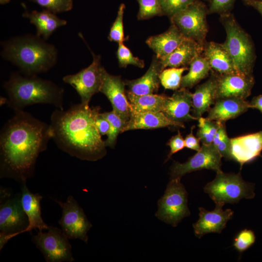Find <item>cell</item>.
<instances>
[{
  "mask_svg": "<svg viewBox=\"0 0 262 262\" xmlns=\"http://www.w3.org/2000/svg\"><path fill=\"white\" fill-rule=\"evenodd\" d=\"M139 6L137 18L145 20L155 16H161L164 13L159 0H137Z\"/></svg>",
  "mask_w": 262,
  "mask_h": 262,
  "instance_id": "cell-34",
  "label": "cell"
},
{
  "mask_svg": "<svg viewBox=\"0 0 262 262\" xmlns=\"http://www.w3.org/2000/svg\"><path fill=\"white\" fill-rule=\"evenodd\" d=\"M62 210V214L58 223L68 239H80L87 243V232L92 225L88 220L83 209L74 197L69 196L64 202L52 198Z\"/></svg>",
  "mask_w": 262,
  "mask_h": 262,
  "instance_id": "cell-11",
  "label": "cell"
},
{
  "mask_svg": "<svg viewBox=\"0 0 262 262\" xmlns=\"http://www.w3.org/2000/svg\"><path fill=\"white\" fill-rule=\"evenodd\" d=\"M100 115L106 118L110 124V128L107 135V139L104 141L105 145L106 147L113 148L115 145L117 136L121 132L126 122L113 111L100 113Z\"/></svg>",
  "mask_w": 262,
  "mask_h": 262,
  "instance_id": "cell-31",
  "label": "cell"
},
{
  "mask_svg": "<svg viewBox=\"0 0 262 262\" xmlns=\"http://www.w3.org/2000/svg\"><path fill=\"white\" fill-rule=\"evenodd\" d=\"M174 126L184 128L182 123L169 119L163 112L131 113L121 133L137 129H153Z\"/></svg>",
  "mask_w": 262,
  "mask_h": 262,
  "instance_id": "cell-19",
  "label": "cell"
},
{
  "mask_svg": "<svg viewBox=\"0 0 262 262\" xmlns=\"http://www.w3.org/2000/svg\"><path fill=\"white\" fill-rule=\"evenodd\" d=\"M195 128V126L191 127L190 133L187 134L184 139V144L185 147L198 151L200 149L201 146L200 140L193 134Z\"/></svg>",
  "mask_w": 262,
  "mask_h": 262,
  "instance_id": "cell-42",
  "label": "cell"
},
{
  "mask_svg": "<svg viewBox=\"0 0 262 262\" xmlns=\"http://www.w3.org/2000/svg\"><path fill=\"white\" fill-rule=\"evenodd\" d=\"M216 77L212 72L205 82L197 85L192 96L193 115L197 119L208 112L216 100Z\"/></svg>",
  "mask_w": 262,
  "mask_h": 262,
  "instance_id": "cell-26",
  "label": "cell"
},
{
  "mask_svg": "<svg viewBox=\"0 0 262 262\" xmlns=\"http://www.w3.org/2000/svg\"><path fill=\"white\" fill-rule=\"evenodd\" d=\"M232 159L241 164L251 162L262 150V131L230 138Z\"/></svg>",
  "mask_w": 262,
  "mask_h": 262,
  "instance_id": "cell-18",
  "label": "cell"
},
{
  "mask_svg": "<svg viewBox=\"0 0 262 262\" xmlns=\"http://www.w3.org/2000/svg\"><path fill=\"white\" fill-rule=\"evenodd\" d=\"M166 145L169 146L170 148V152L167 156V160L173 154L182 149L185 147L184 139L179 130L176 135L172 136L169 139Z\"/></svg>",
  "mask_w": 262,
  "mask_h": 262,
  "instance_id": "cell-41",
  "label": "cell"
},
{
  "mask_svg": "<svg viewBox=\"0 0 262 262\" xmlns=\"http://www.w3.org/2000/svg\"><path fill=\"white\" fill-rule=\"evenodd\" d=\"M158 205L157 217L173 227L190 214L187 206V193L180 178L171 179Z\"/></svg>",
  "mask_w": 262,
  "mask_h": 262,
  "instance_id": "cell-8",
  "label": "cell"
},
{
  "mask_svg": "<svg viewBox=\"0 0 262 262\" xmlns=\"http://www.w3.org/2000/svg\"><path fill=\"white\" fill-rule=\"evenodd\" d=\"M32 241L42 252L47 262H72L75 261L68 238L62 229L49 226L47 232L39 231Z\"/></svg>",
  "mask_w": 262,
  "mask_h": 262,
  "instance_id": "cell-10",
  "label": "cell"
},
{
  "mask_svg": "<svg viewBox=\"0 0 262 262\" xmlns=\"http://www.w3.org/2000/svg\"><path fill=\"white\" fill-rule=\"evenodd\" d=\"M188 70L182 77L180 88H192L208 76L211 68L207 59L201 54L191 62Z\"/></svg>",
  "mask_w": 262,
  "mask_h": 262,
  "instance_id": "cell-29",
  "label": "cell"
},
{
  "mask_svg": "<svg viewBox=\"0 0 262 262\" xmlns=\"http://www.w3.org/2000/svg\"><path fill=\"white\" fill-rule=\"evenodd\" d=\"M225 123L220 122L212 144L222 157L232 160L230 138L227 135Z\"/></svg>",
  "mask_w": 262,
  "mask_h": 262,
  "instance_id": "cell-33",
  "label": "cell"
},
{
  "mask_svg": "<svg viewBox=\"0 0 262 262\" xmlns=\"http://www.w3.org/2000/svg\"><path fill=\"white\" fill-rule=\"evenodd\" d=\"M125 5L121 3L118 8L117 16L110 28L108 36L110 41H114L118 44L123 43L125 40L124 32L123 16Z\"/></svg>",
  "mask_w": 262,
  "mask_h": 262,
  "instance_id": "cell-35",
  "label": "cell"
},
{
  "mask_svg": "<svg viewBox=\"0 0 262 262\" xmlns=\"http://www.w3.org/2000/svg\"><path fill=\"white\" fill-rule=\"evenodd\" d=\"M116 56L121 67H126L128 65H133L140 68L145 66L143 60L133 56L130 49L123 43L118 44Z\"/></svg>",
  "mask_w": 262,
  "mask_h": 262,
  "instance_id": "cell-36",
  "label": "cell"
},
{
  "mask_svg": "<svg viewBox=\"0 0 262 262\" xmlns=\"http://www.w3.org/2000/svg\"><path fill=\"white\" fill-rule=\"evenodd\" d=\"M255 241V235L251 230L245 229L241 231L234 239L233 246L240 253L251 246Z\"/></svg>",
  "mask_w": 262,
  "mask_h": 262,
  "instance_id": "cell-39",
  "label": "cell"
},
{
  "mask_svg": "<svg viewBox=\"0 0 262 262\" xmlns=\"http://www.w3.org/2000/svg\"><path fill=\"white\" fill-rule=\"evenodd\" d=\"M131 113L162 112L166 96L164 94L136 95L126 91Z\"/></svg>",
  "mask_w": 262,
  "mask_h": 262,
  "instance_id": "cell-28",
  "label": "cell"
},
{
  "mask_svg": "<svg viewBox=\"0 0 262 262\" xmlns=\"http://www.w3.org/2000/svg\"><path fill=\"white\" fill-rule=\"evenodd\" d=\"M251 108L250 102L237 98H226L216 99L214 106L208 111L207 118L225 122L233 119Z\"/></svg>",
  "mask_w": 262,
  "mask_h": 262,
  "instance_id": "cell-22",
  "label": "cell"
},
{
  "mask_svg": "<svg viewBox=\"0 0 262 262\" xmlns=\"http://www.w3.org/2000/svg\"><path fill=\"white\" fill-rule=\"evenodd\" d=\"M254 184L246 182L240 173H226L221 170L216 172L215 179L204 188L215 204L237 203L242 198H253Z\"/></svg>",
  "mask_w": 262,
  "mask_h": 262,
  "instance_id": "cell-6",
  "label": "cell"
},
{
  "mask_svg": "<svg viewBox=\"0 0 262 262\" xmlns=\"http://www.w3.org/2000/svg\"><path fill=\"white\" fill-rule=\"evenodd\" d=\"M192 96L188 89L180 88L171 96H166L162 112L169 119L180 123L197 120L190 114Z\"/></svg>",
  "mask_w": 262,
  "mask_h": 262,
  "instance_id": "cell-17",
  "label": "cell"
},
{
  "mask_svg": "<svg viewBox=\"0 0 262 262\" xmlns=\"http://www.w3.org/2000/svg\"><path fill=\"white\" fill-rule=\"evenodd\" d=\"M101 84L99 92L103 94L110 101L113 111L123 120L127 122L131 112L125 91V83L120 76L109 73L101 67Z\"/></svg>",
  "mask_w": 262,
  "mask_h": 262,
  "instance_id": "cell-14",
  "label": "cell"
},
{
  "mask_svg": "<svg viewBox=\"0 0 262 262\" xmlns=\"http://www.w3.org/2000/svg\"><path fill=\"white\" fill-rule=\"evenodd\" d=\"M203 47L195 40L185 37L171 53L159 59L163 69L167 67H188L197 55L202 54Z\"/></svg>",
  "mask_w": 262,
  "mask_h": 262,
  "instance_id": "cell-23",
  "label": "cell"
},
{
  "mask_svg": "<svg viewBox=\"0 0 262 262\" xmlns=\"http://www.w3.org/2000/svg\"><path fill=\"white\" fill-rule=\"evenodd\" d=\"M208 8L197 0L170 18L182 35L204 46L208 32L207 15Z\"/></svg>",
  "mask_w": 262,
  "mask_h": 262,
  "instance_id": "cell-9",
  "label": "cell"
},
{
  "mask_svg": "<svg viewBox=\"0 0 262 262\" xmlns=\"http://www.w3.org/2000/svg\"><path fill=\"white\" fill-rule=\"evenodd\" d=\"M100 107L82 103L66 110L56 109L49 124L52 139L57 147L71 156L94 161L106 154L104 141L96 125Z\"/></svg>",
  "mask_w": 262,
  "mask_h": 262,
  "instance_id": "cell-2",
  "label": "cell"
},
{
  "mask_svg": "<svg viewBox=\"0 0 262 262\" xmlns=\"http://www.w3.org/2000/svg\"><path fill=\"white\" fill-rule=\"evenodd\" d=\"M198 130L196 137L202 144H212L220 122L211 120L202 116L197 119Z\"/></svg>",
  "mask_w": 262,
  "mask_h": 262,
  "instance_id": "cell-32",
  "label": "cell"
},
{
  "mask_svg": "<svg viewBox=\"0 0 262 262\" xmlns=\"http://www.w3.org/2000/svg\"><path fill=\"white\" fill-rule=\"evenodd\" d=\"M215 74L216 99L226 98L246 99L251 94L254 84L253 75L247 76L238 73Z\"/></svg>",
  "mask_w": 262,
  "mask_h": 262,
  "instance_id": "cell-15",
  "label": "cell"
},
{
  "mask_svg": "<svg viewBox=\"0 0 262 262\" xmlns=\"http://www.w3.org/2000/svg\"><path fill=\"white\" fill-rule=\"evenodd\" d=\"M244 4L258 11L262 16V0H242Z\"/></svg>",
  "mask_w": 262,
  "mask_h": 262,
  "instance_id": "cell-44",
  "label": "cell"
},
{
  "mask_svg": "<svg viewBox=\"0 0 262 262\" xmlns=\"http://www.w3.org/2000/svg\"><path fill=\"white\" fill-rule=\"evenodd\" d=\"M96 125L101 135H107L110 130V124L106 118L101 115L100 113L96 118Z\"/></svg>",
  "mask_w": 262,
  "mask_h": 262,
  "instance_id": "cell-43",
  "label": "cell"
},
{
  "mask_svg": "<svg viewBox=\"0 0 262 262\" xmlns=\"http://www.w3.org/2000/svg\"><path fill=\"white\" fill-rule=\"evenodd\" d=\"M188 69V67L164 68L160 74L161 84L165 89L176 90L179 89L182 74Z\"/></svg>",
  "mask_w": 262,
  "mask_h": 262,
  "instance_id": "cell-30",
  "label": "cell"
},
{
  "mask_svg": "<svg viewBox=\"0 0 262 262\" xmlns=\"http://www.w3.org/2000/svg\"><path fill=\"white\" fill-rule=\"evenodd\" d=\"M250 104L251 108L258 109L262 113V95L254 97Z\"/></svg>",
  "mask_w": 262,
  "mask_h": 262,
  "instance_id": "cell-45",
  "label": "cell"
},
{
  "mask_svg": "<svg viewBox=\"0 0 262 262\" xmlns=\"http://www.w3.org/2000/svg\"><path fill=\"white\" fill-rule=\"evenodd\" d=\"M0 250L11 238L23 233L29 225L21 193L12 196L8 190L0 194Z\"/></svg>",
  "mask_w": 262,
  "mask_h": 262,
  "instance_id": "cell-7",
  "label": "cell"
},
{
  "mask_svg": "<svg viewBox=\"0 0 262 262\" xmlns=\"http://www.w3.org/2000/svg\"><path fill=\"white\" fill-rule=\"evenodd\" d=\"M3 87L8 96L1 101L15 110H23L35 104H49L64 110V90L53 82L38 77L37 75H21L12 73Z\"/></svg>",
  "mask_w": 262,
  "mask_h": 262,
  "instance_id": "cell-4",
  "label": "cell"
},
{
  "mask_svg": "<svg viewBox=\"0 0 262 262\" xmlns=\"http://www.w3.org/2000/svg\"><path fill=\"white\" fill-rule=\"evenodd\" d=\"M236 0H210L208 14L221 15L230 13Z\"/></svg>",
  "mask_w": 262,
  "mask_h": 262,
  "instance_id": "cell-40",
  "label": "cell"
},
{
  "mask_svg": "<svg viewBox=\"0 0 262 262\" xmlns=\"http://www.w3.org/2000/svg\"><path fill=\"white\" fill-rule=\"evenodd\" d=\"M10 0H0V3L1 4H4L9 2Z\"/></svg>",
  "mask_w": 262,
  "mask_h": 262,
  "instance_id": "cell-46",
  "label": "cell"
},
{
  "mask_svg": "<svg viewBox=\"0 0 262 262\" xmlns=\"http://www.w3.org/2000/svg\"><path fill=\"white\" fill-rule=\"evenodd\" d=\"M222 155L213 144H202L201 148L184 163L174 162L170 168L171 179L181 178L184 175L202 169L221 170Z\"/></svg>",
  "mask_w": 262,
  "mask_h": 262,
  "instance_id": "cell-13",
  "label": "cell"
},
{
  "mask_svg": "<svg viewBox=\"0 0 262 262\" xmlns=\"http://www.w3.org/2000/svg\"><path fill=\"white\" fill-rule=\"evenodd\" d=\"M14 112L0 131V177L21 183L33 177L37 159L52 134L49 124L23 110Z\"/></svg>",
  "mask_w": 262,
  "mask_h": 262,
  "instance_id": "cell-1",
  "label": "cell"
},
{
  "mask_svg": "<svg viewBox=\"0 0 262 262\" xmlns=\"http://www.w3.org/2000/svg\"><path fill=\"white\" fill-rule=\"evenodd\" d=\"M54 14L69 11L73 8L72 0H30Z\"/></svg>",
  "mask_w": 262,
  "mask_h": 262,
  "instance_id": "cell-37",
  "label": "cell"
},
{
  "mask_svg": "<svg viewBox=\"0 0 262 262\" xmlns=\"http://www.w3.org/2000/svg\"><path fill=\"white\" fill-rule=\"evenodd\" d=\"M22 16L28 18L36 29V35L47 39L58 28L66 24V21L59 18L55 14L45 9L41 12L25 10Z\"/></svg>",
  "mask_w": 262,
  "mask_h": 262,
  "instance_id": "cell-27",
  "label": "cell"
},
{
  "mask_svg": "<svg viewBox=\"0 0 262 262\" xmlns=\"http://www.w3.org/2000/svg\"><path fill=\"white\" fill-rule=\"evenodd\" d=\"M164 15L169 18L197 0H159Z\"/></svg>",
  "mask_w": 262,
  "mask_h": 262,
  "instance_id": "cell-38",
  "label": "cell"
},
{
  "mask_svg": "<svg viewBox=\"0 0 262 262\" xmlns=\"http://www.w3.org/2000/svg\"><path fill=\"white\" fill-rule=\"evenodd\" d=\"M163 70L159 59L155 55L145 74L139 78L125 80L127 91L136 95H145L157 92L160 82V74Z\"/></svg>",
  "mask_w": 262,
  "mask_h": 262,
  "instance_id": "cell-20",
  "label": "cell"
},
{
  "mask_svg": "<svg viewBox=\"0 0 262 262\" xmlns=\"http://www.w3.org/2000/svg\"><path fill=\"white\" fill-rule=\"evenodd\" d=\"M177 27L171 24L165 32L148 37L146 42L159 59H163L171 53L184 39Z\"/></svg>",
  "mask_w": 262,
  "mask_h": 262,
  "instance_id": "cell-25",
  "label": "cell"
},
{
  "mask_svg": "<svg viewBox=\"0 0 262 262\" xmlns=\"http://www.w3.org/2000/svg\"><path fill=\"white\" fill-rule=\"evenodd\" d=\"M92 63L79 72L63 77V81L72 86L79 95L82 103L89 105L91 98L99 92L101 84L100 56L90 50Z\"/></svg>",
  "mask_w": 262,
  "mask_h": 262,
  "instance_id": "cell-12",
  "label": "cell"
},
{
  "mask_svg": "<svg viewBox=\"0 0 262 262\" xmlns=\"http://www.w3.org/2000/svg\"><path fill=\"white\" fill-rule=\"evenodd\" d=\"M1 54L26 75L46 72L56 64L55 47L41 37L31 34L14 37L2 42Z\"/></svg>",
  "mask_w": 262,
  "mask_h": 262,
  "instance_id": "cell-3",
  "label": "cell"
},
{
  "mask_svg": "<svg viewBox=\"0 0 262 262\" xmlns=\"http://www.w3.org/2000/svg\"><path fill=\"white\" fill-rule=\"evenodd\" d=\"M202 54L209 62L211 70L214 73L218 74L237 73L232 59L223 43L206 42Z\"/></svg>",
  "mask_w": 262,
  "mask_h": 262,
  "instance_id": "cell-24",
  "label": "cell"
},
{
  "mask_svg": "<svg viewBox=\"0 0 262 262\" xmlns=\"http://www.w3.org/2000/svg\"><path fill=\"white\" fill-rule=\"evenodd\" d=\"M223 204L217 203L215 209L212 211L199 208V219L193 224L195 234L197 237L200 238L209 233L221 232L233 215V211L230 209L223 211Z\"/></svg>",
  "mask_w": 262,
  "mask_h": 262,
  "instance_id": "cell-16",
  "label": "cell"
},
{
  "mask_svg": "<svg viewBox=\"0 0 262 262\" xmlns=\"http://www.w3.org/2000/svg\"><path fill=\"white\" fill-rule=\"evenodd\" d=\"M20 189L22 205L29 221V225L23 233L31 232L33 229H37L39 231L47 230L49 226L44 221L41 215L40 202L42 196L38 193H32L28 189L26 182L21 183Z\"/></svg>",
  "mask_w": 262,
  "mask_h": 262,
  "instance_id": "cell-21",
  "label": "cell"
},
{
  "mask_svg": "<svg viewBox=\"0 0 262 262\" xmlns=\"http://www.w3.org/2000/svg\"><path fill=\"white\" fill-rule=\"evenodd\" d=\"M220 21L226 33L223 44L232 59L236 72L252 75L256 56L251 37L230 13L221 15Z\"/></svg>",
  "mask_w": 262,
  "mask_h": 262,
  "instance_id": "cell-5",
  "label": "cell"
}]
</instances>
